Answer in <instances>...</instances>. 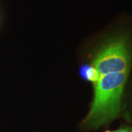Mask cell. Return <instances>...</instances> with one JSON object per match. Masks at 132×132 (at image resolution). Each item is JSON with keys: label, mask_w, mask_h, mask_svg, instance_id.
<instances>
[{"label": "cell", "mask_w": 132, "mask_h": 132, "mask_svg": "<svg viewBox=\"0 0 132 132\" xmlns=\"http://www.w3.org/2000/svg\"><path fill=\"white\" fill-rule=\"evenodd\" d=\"M128 73H112L99 77L95 82L94 98L86 123L98 127L118 115Z\"/></svg>", "instance_id": "1"}, {"label": "cell", "mask_w": 132, "mask_h": 132, "mask_svg": "<svg viewBox=\"0 0 132 132\" xmlns=\"http://www.w3.org/2000/svg\"><path fill=\"white\" fill-rule=\"evenodd\" d=\"M130 59L127 41L123 37H118L100 49L92 66L99 78L109 73L129 72Z\"/></svg>", "instance_id": "2"}, {"label": "cell", "mask_w": 132, "mask_h": 132, "mask_svg": "<svg viewBox=\"0 0 132 132\" xmlns=\"http://www.w3.org/2000/svg\"><path fill=\"white\" fill-rule=\"evenodd\" d=\"M82 75L87 80L92 82H96L98 79V75L96 70L92 66H85L81 70Z\"/></svg>", "instance_id": "3"}, {"label": "cell", "mask_w": 132, "mask_h": 132, "mask_svg": "<svg viewBox=\"0 0 132 132\" xmlns=\"http://www.w3.org/2000/svg\"><path fill=\"white\" fill-rule=\"evenodd\" d=\"M114 132H132V130L128 128H120V129H119Z\"/></svg>", "instance_id": "4"}, {"label": "cell", "mask_w": 132, "mask_h": 132, "mask_svg": "<svg viewBox=\"0 0 132 132\" xmlns=\"http://www.w3.org/2000/svg\"><path fill=\"white\" fill-rule=\"evenodd\" d=\"M105 132H112V131H105Z\"/></svg>", "instance_id": "5"}]
</instances>
